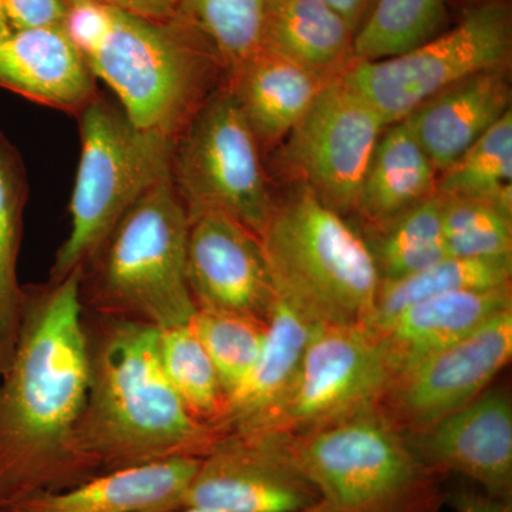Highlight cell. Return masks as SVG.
Segmentation results:
<instances>
[{"label":"cell","mask_w":512,"mask_h":512,"mask_svg":"<svg viewBox=\"0 0 512 512\" xmlns=\"http://www.w3.org/2000/svg\"><path fill=\"white\" fill-rule=\"evenodd\" d=\"M268 0H178V13L210 40L232 73L264 46Z\"/></svg>","instance_id":"83f0119b"},{"label":"cell","mask_w":512,"mask_h":512,"mask_svg":"<svg viewBox=\"0 0 512 512\" xmlns=\"http://www.w3.org/2000/svg\"><path fill=\"white\" fill-rule=\"evenodd\" d=\"M82 278L79 268L23 286L15 352L0 377V510L99 474L77 441L89 386Z\"/></svg>","instance_id":"6da1fadb"},{"label":"cell","mask_w":512,"mask_h":512,"mask_svg":"<svg viewBox=\"0 0 512 512\" xmlns=\"http://www.w3.org/2000/svg\"><path fill=\"white\" fill-rule=\"evenodd\" d=\"M84 326L89 386L77 441L96 470L207 456L220 436L191 416L165 376L160 329L86 311Z\"/></svg>","instance_id":"7a4b0ae2"},{"label":"cell","mask_w":512,"mask_h":512,"mask_svg":"<svg viewBox=\"0 0 512 512\" xmlns=\"http://www.w3.org/2000/svg\"><path fill=\"white\" fill-rule=\"evenodd\" d=\"M188 325L210 356L227 400L258 362L268 322L238 313L197 309Z\"/></svg>","instance_id":"f546056e"},{"label":"cell","mask_w":512,"mask_h":512,"mask_svg":"<svg viewBox=\"0 0 512 512\" xmlns=\"http://www.w3.org/2000/svg\"><path fill=\"white\" fill-rule=\"evenodd\" d=\"M443 12V0H377L353 39V57L375 62L409 52L433 36Z\"/></svg>","instance_id":"4dcf8cb0"},{"label":"cell","mask_w":512,"mask_h":512,"mask_svg":"<svg viewBox=\"0 0 512 512\" xmlns=\"http://www.w3.org/2000/svg\"><path fill=\"white\" fill-rule=\"evenodd\" d=\"M386 124L339 74L288 134L285 158L305 187L340 215L356 210L360 185Z\"/></svg>","instance_id":"8fae6325"},{"label":"cell","mask_w":512,"mask_h":512,"mask_svg":"<svg viewBox=\"0 0 512 512\" xmlns=\"http://www.w3.org/2000/svg\"><path fill=\"white\" fill-rule=\"evenodd\" d=\"M190 217L171 177L124 214L83 269V309L165 330L197 312L187 279Z\"/></svg>","instance_id":"277c9868"},{"label":"cell","mask_w":512,"mask_h":512,"mask_svg":"<svg viewBox=\"0 0 512 512\" xmlns=\"http://www.w3.org/2000/svg\"><path fill=\"white\" fill-rule=\"evenodd\" d=\"M396 366L379 333L363 323L319 326L284 402L258 433L301 436L379 406Z\"/></svg>","instance_id":"30bf717a"},{"label":"cell","mask_w":512,"mask_h":512,"mask_svg":"<svg viewBox=\"0 0 512 512\" xmlns=\"http://www.w3.org/2000/svg\"><path fill=\"white\" fill-rule=\"evenodd\" d=\"M507 309H512L511 285L444 293L409 306L375 332L386 343L397 373L414 360L466 338Z\"/></svg>","instance_id":"ffe728a7"},{"label":"cell","mask_w":512,"mask_h":512,"mask_svg":"<svg viewBox=\"0 0 512 512\" xmlns=\"http://www.w3.org/2000/svg\"><path fill=\"white\" fill-rule=\"evenodd\" d=\"M10 29L59 28L64 25L69 0H2Z\"/></svg>","instance_id":"d6a6232c"},{"label":"cell","mask_w":512,"mask_h":512,"mask_svg":"<svg viewBox=\"0 0 512 512\" xmlns=\"http://www.w3.org/2000/svg\"><path fill=\"white\" fill-rule=\"evenodd\" d=\"M232 77L229 90L262 143H275L288 136L332 80L266 49Z\"/></svg>","instance_id":"44dd1931"},{"label":"cell","mask_w":512,"mask_h":512,"mask_svg":"<svg viewBox=\"0 0 512 512\" xmlns=\"http://www.w3.org/2000/svg\"><path fill=\"white\" fill-rule=\"evenodd\" d=\"M512 256L454 258L447 256L396 281L380 282L372 313L363 325L383 328L394 316L424 299L444 293L494 289L511 285Z\"/></svg>","instance_id":"d4e9b609"},{"label":"cell","mask_w":512,"mask_h":512,"mask_svg":"<svg viewBox=\"0 0 512 512\" xmlns=\"http://www.w3.org/2000/svg\"><path fill=\"white\" fill-rule=\"evenodd\" d=\"M10 30V26L8 23V19H6L5 9H3L2 0H0V35L8 32Z\"/></svg>","instance_id":"74e56055"},{"label":"cell","mask_w":512,"mask_h":512,"mask_svg":"<svg viewBox=\"0 0 512 512\" xmlns=\"http://www.w3.org/2000/svg\"><path fill=\"white\" fill-rule=\"evenodd\" d=\"M409 437L427 466L463 477L485 494L512 501V402L507 389L488 387L473 402Z\"/></svg>","instance_id":"9a60e30c"},{"label":"cell","mask_w":512,"mask_h":512,"mask_svg":"<svg viewBox=\"0 0 512 512\" xmlns=\"http://www.w3.org/2000/svg\"><path fill=\"white\" fill-rule=\"evenodd\" d=\"M512 357V309L393 376L380 409L407 436L423 433L493 384Z\"/></svg>","instance_id":"7c38bea8"},{"label":"cell","mask_w":512,"mask_h":512,"mask_svg":"<svg viewBox=\"0 0 512 512\" xmlns=\"http://www.w3.org/2000/svg\"><path fill=\"white\" fill-rule=\"evenodd\" d=\"M318 328L276 293L264 349L247 380L225 400L214 424L218 436L264 429L291 389L306 346Z\"/></svg>","instance_id":"d6986e66"},{"label":"cell","mask_w":512,"mask_h":512,"mask_svg":"<svg viewBox=\"0 0 512 512\" xmlns=\"http://www.w3.org/2000/svg\"><path fill=\"white\" fill-rule=\"evenodd\" d=\"M201 458H174L104 471L62 491L40 493L0 512H178Z\"/></svg>","instance_id":"2e32d148"},{"label":"cell","mask_w":512,"mask_h":512,"mask_svg":"<svg viewBox=\"0 0 512 512\" xmlns=\"http://www.w3.org/2000/svg\"><path fill=\"white\" fill-rule=\"evenodd\" d=\"M165 376L192 417L214 429L225 404L217 370L190 325L160 330Z\"/></svg>","instance_id":"f1b7e54d"},{"label":"cell","mask_w":512,"mask_h":512,"mask_svg":"<svg viewBox=\"0 0 512 512\" xmlns=\"http://www.w3.org/2000/svg\"><path fill=\"white\" fill-rule=\"evenodd\" d=\"M0 89L77 114L96 97L93 73L63 26L0 35Z\"/></svg>","instance_id":"e0dca14e"},{"label":"cell","mask_w":512,"mask_h":512,"mask_svg":"<svg viewBox=\"0 0 512 512\" xmlns=\"http://www.w3.org/2000/svg\"><path fill=\"white\" fill-rule=\"evenodd\" d=\"M26 197L25 167L18 150L0 133V377L8 372L19 335L23 286L18 259Z\"/></svg>","instance_id":"cb8c5ba5"},{"label":"cell","mask_w":512,"mask_h":512,"mask_svg":"<svg viewBox=\"0 0 512 512\" xmlns=\"http://www.w3.org/2000/svg\"><path fill=\"white\" fill-rule=\"evenodd\" d=\"M362 237L375 259L380 282L416 274L448 256L443 237V197L431 195L392 220L369 227Z\"/></svg>","instance_id":"484cf974"},{"label":"cell","mask_w":512,"mask_h":512,"mask_svg":"<svg viewBox=\"0 0 512 512\" xmlns=\"http://www.w3.org/2000/svg\"><path fill=\"white\" fill-rule=\"evenodd\" d=\"M510 106V79L503 67L453 84L420 104L404 121L439 174L508 113Z\"/></svg>","instance_id":"ac0fdd59"},{"label":"cell","mask_w":512,"mask_h":512,"mask_svg":"<svg viewBox=\"0 0 512 512\" xmlns=\"http://www.w3.org/2000/svg\"><path fill=\"white\" fill-rule=\"evenodd\" d=\"M79 116L82 148L70 198V232L57 249L50 282L86 268L124 214L171 177L174 138L137 127L121 107L97 96Z\"/></svg>","instance_id":"52a82bcc"},{"label":"cell","mask_w":512,"mask_h":512,"mask_svg":"<svg viewBox=\"0 0 512 512\" xmlns=\"http://www.w3.org/2000/svg\"><path fill=\"white\" fill-rule=\"evenodd\" d=\"M353 32L320 0H268L262 49L333 79L348 66Z\"/></svg>","instance_id":"603a6c76"},{"label":"cell","mask_w":512,"mask_h":512,"mask_svg":"<svg viewBox=\"0 0 512 512\" xmlns=\"http://www.w3.org/2000/svg\"><path fill=\"white\" fill-rule=\"evenodd\" d=\"M187 279L197 309L268 322L276 289L261 239L221 212L190 220Z\"/></svg>","instance_id":"5bb4252c"},{"label":"cell","mask_w":512,"mask_h":512,"mask_svg":"<svg viewBox=\"0 0 512 512\" xmlns=\"http://www.w3.org/2000/svg\"><path fill=\"white\" fill-rule=\"evenodd\" d=\"M319 503V491L284 439L269 434L220 437L184 498V508L215 512H302Z\"/></svg>","instance_id":"4fadbf2b"},{"label":"cell","mask_w":512,"mask_h":512,"mask_svg":"<svg viewBox=\"0 0 512 512\" xmlns=\"http://www.w3.org/2000/svg\"><path fill=\"white\" fill-rule=\"evenodd\" d=\"M447 504L456 512H512V501L491 497L466 480L451 490L447 487Z\"/></svg>","instance_id":"836d02e7"},{"label":"cell","mask_w":512,"mask_h":512,"mask_svg":"<svg viewBox=\"0 0 512 512\" xmlns=\"http://www.w3.org/2000/svg\"><path fill=\"white\" fill-rule=\"evenodd\" d=\"M276 293L316 326L365 323L380 276L365 238L308 187L274 204L259 234Z\"/></svg>","instance_id":"8992f818"},{"label":"cell","mask_w":512,"mask_h":512,"mask_svg":"<svg viewBox=\"0 0 512 512\" xmlns=\"http://www.w3.org/2000/svg\"><path fill=\"white\" fill-rule=\"evenodd\" d=\"M171 180L190 220L221 212L259 237L274 202L258 138L231 90L201 103L175 137Z\"/></svg>","instance_id":"ba28073f"},{"label":"cell","mask_w":512,"mask_h":512,"mask_svg":"<svg viewBox=\"0 0 512 512\" xmlns=\"http://www.w3.org/2000/svg\"><path fill=\"white\" fill-rule=\"evenodd\" d=\"M63 28L137 127L175 140L201 106L207 63L167 23L92 0H69Z\"/></svg>","instance_id":"3957f363"},{"label":"cell","mask_w":512,"mask_h":512,"mask_svg":"<svg viewBox=\"0 0 512 512\" xmlns=\"http://www.w3.org/2000/svg\"><path fill=\"white\" fill-rule=\"evenodd\" d=\"M178 512H215V511H207V510H198V508H183V510ZM302 512H329L328 508L325 507L322 503L315 505V507L309 508V510H305Z\"/></svg>","instance_id":"8d00e7d4"},{"label":"cell","mask_w":512,"mask_h":512,"mask_svg":"<svg viewBox=\"0 0 512 512\" xmlns=\"http://www.w3.org/2000/svg\"><path fill=\"white\" fill-rule=\"evenodd\" d=\"M443 237L454 258L512 256V215L493 202L443 197Z\"/></svg>","instance_id":"1f68e13d"},{"label":"cell","mask_w":512,"mask_h":512,"mask_svg":"<svg viewBox=\"0 0 512 512\" xmlns=\"http://www.w3.org/2000/svg\"><path fill=\"white\" fill-rule=\"evenodd\" d=\"M436 194L493 202L512 215L511 110L441 171Z\"/></svg>","instance_id":"4316f807"},{"label":"cell","mask_w":512,"mask_h":512,"mask_svg":"<svg viewBox=\"0 0 512 512\" xmlns=\"http://www.w3.org/2000/svg\"><path fill=\"white\" fill-rule=\"evenodd\" d=\"M437 171L406 121L382 133L357 195L356 210L367 227L392 220L436 194Z\"/></svg>","instance_id":"7402d4cb"},{"label":"cell","mask_w":512,"mask_h":512,"mask_svg":"<svg viewBox=\"0 0 512 512\" xmlns=\"http://www.w3.org/2000/svg\"><path fill=\"white\" fill-rule=\"evenodd\" d=\"M329 512H441L447 480L380 406L282 437Z\"/></svg>","instance_id":"5b68a950"},{"label":"cell","mask_w":512,"mask_h":512,"mask_svg":"<svg viewBox=\"0 0 512 512\" xmlns=\"http://www.w3.org/2000/svg\"><path fill=\"white\" fill-rule=\"evenodd\" d=\"M156 22L167 23L177 16L178 0H92Z\"/></svg>","instance_id":"e575fe53"},{"label":"cell","mask_w":512,"mask_h":512,"mask_svg":"<svg viewBox=\"0 0 512 512\" xmlns=\"http://www.w3.org/2000/svg\"><path fill=\"white\" fill-rule=\"evenodd\" d=\"M511 53L504 5L473 10L448 32L409 52L375 62L353 60L339 77L369 101L387 127L448 87L474 74L503 69Z\"/></svg>","instance_id":"9c48e42d"},{"label":"cell","mask_w":512,"mask_h":512,"mask_svg":"<svg viewBox=\"0 0 512 512\" xmlns=\"http://www.w3.org/2000/svg\"><path fill=\"white\" fill-rule=\"evenodd\" d=\"M320 2L329 6L333 12L338 13L353 29H356L369 0H320Z\"/></svg>","instance_id":"d590c367"}]
</instances>
